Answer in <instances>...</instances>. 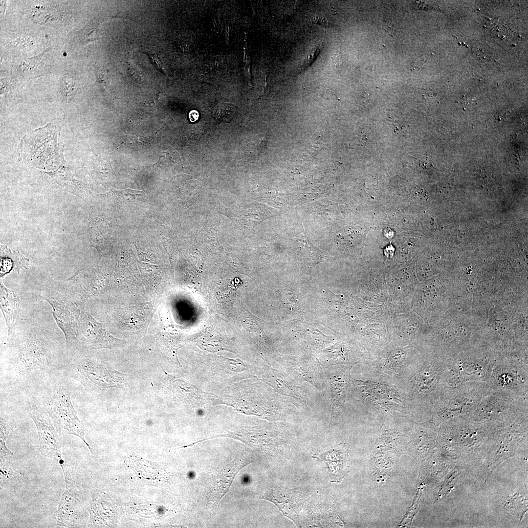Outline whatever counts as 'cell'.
Listing matches in <instances>:
<instances>
[{"mask_svg":"<svg viewBox=\"0 0 528 528\" xmlns=\"http://www.w3.org/2000/svg\"><path fill=\"white\" fill-rule=\"evenodd\" d=\"M5 352L15 371L21 375L48 370L57 357V350L45 330L21 321L8 333Z\"/></svg>","mask_w":528,"mask_h":528,"instance_id":"6da1fadb","label":"cell"},{"mask_svg":"<svg viewBox=\"0 0 528 528\" xmlns=\"http://www.w3.org/2000/svg\"><path fill=\"white\" fill-rule=\"evenodd\" d=\"M352 382L353 396L367 409L384 416H394L408 415L413 408L406 392L401 388L373 377L365 381L352 377Z\"/></svg>","mask_w":528,"mask_h":528,"instance_id":"7a4b0ae2","label":"cell"},{"mask_svg":"<svg viewBox=\"0 0 528 528\" xmlns=\"http://www.w3.org/2000/svg\"><path fill=\"white\" fill-rule=\"evenodd\" d=\"M368 365L373 378L404 390L417 369L409 354V347H392L370 360Z\"/></svg>","mask_w":528,"mask_h":528,"instance_id":"3957f363","label":"cell"},{"mask_svg":"<svg viewBox=\"0 0 528 528\" xmlns=\"http://www.w3.org/2000/svg\"><path fill=\"white\" fill-rule=\"evenodd\" d=\"M40 296L51 306L53 317L65 335L67 350L76 352L80 345L81 308L67 293L50 291Z\"/></svg>","mask_w":528,"mask_h":528,"instance_id":"277c9868","label":"cell"},{"mask_svg":"<svg viewBox=\"0 0 528 528\" xmlns=\"http://www.w3.org/2000/svg\"><path fill=\"white\" fill-rule=\"evenodd\" d=\"M71 396L66 386H58L53 392L47 410L60 434L64 433L78 437L92 453V448L85 439L84 427L73 406Z\"/></svg>","mask_w":528,"mask_h":528,"instance_id":"5b68a950","label":"cell"},{"mask_svg":"<svg viewBox=\"0 0 528 528\" xmlns=\"http://www.w3.org/2000/svg\"><path fill=\"white\" fill-rule=\"evenodd\" d=\"M72 375L86 388L117 387L119 385V373L105 362L92 359L75 357L69 365Z\"/></svg>","mask_w":528,"mask_h":528,"instance_id":"8992f818","label":"cell"},{"mask_svg":"<svg viewBox=\"0 0 528 528\" xmlns=\"http://www.w3.org/2000/svg\"><path fill=\"white\" fill-rule=\"evenodd\" d=\"M27 413L36 427L41 449L61 467L64 461L61 453L60 434L47 409L31 403L27 406Z\"/></svg>","mask_w":528,"mask_h":528,"instance_id":"52a82bcc","label":"cell"},{"mask_svg":"<svg viewBox=\"0 0 528 528\" xmlns=\"http://www.w3.org/2000/svg\"><path fill=\"white\" fill-rule=\"evenodd\" d=\"M352 367L323 369L326 389L330 392L332 421H336L350 396H353L351 370Z\"/></svg>","mask_w":528,"mask_h":528,"instance_id":"ba28073f","label":"cell"},{"mask_svg":"<svg viewBox=\"0 0 528 528\" xmlns=\"http://www.w3.org/2000/svg\"><path fill=\"white\" fill-rule=\"evenodd\" d=\"M282 369L293 379L307 382L319 392L326 389L323 369L319 361L310 358H287L282 362Z\"/></svg>","mask_w":528,"mask_h":528,"instance_id":"9c48e42d","label":"cell"},{"mask_svg":"<svg viewBox=\"0 0 528 528\" xmlns=\"http://www.w3.org/2000/svg\"><path fill=\"white\" fill-rule=\"evenodd\" d=\"M80 344L84 343L92 349L110 348L120 340L112 335L104 324L97 322L84 308L79 320Z\"/></svg>","mask_w":528,"mask_h":528,"instance_id":"30bf717a","label":"cell"},{"mask_svg":"<svg viewBox=\"0 0 528 528\" xmlns=\"http://www.w3.org/2000/svg\"><path fill=\"white\" fill-rule=\"evenodd\" d=\"M65 490L62 495L58 509L54 513L57 526L63 528L76 527L78 523V506L79 492L76 483L66 471H63Z\"/></svg>","mask_w":528,"mask_h":528,"instance_id":"8fae6325","label":"cell"},{"mask_svg":"<svg viewBox=\"0 0 528 528\" xmlns=\"http://www.w3.org/2000/svg\"><path fill=\"white\" fill-rule=\"evenodd\" d=\"M267 379L272 386L283 396L290 400L299 409L308 410L307 393L305 388L293 379L282 368H270L267 374Z\"/></svg>","mask_w":528,"mask_h":528,"instance_id":"7c38bea8","label":"cell"},{"mask_svg":"<svg viewBox=\"0 0 528 528\" xmlns=\"http://www.w3.org/2000/svg\"><path fill=\"white\" fill-rule=\"evenodd\" d=\"M344 344L337 343L324 350L325 359L319 361L323 369L330 367H352L356 364L366 359L361 353H353Z\"/></svg>","mask_w":528,"mask_h":528,"instance_id":"4fadbf2b","label":"cell"},{"mask_svg":"<svg viewBox=\"0 0 528 528\" xmlns=\"http://www.w3.org/2000/svg\"><path fill=\"white\" fill-rule=\"evenodd\" d=\"M0 308L8 328L12 331L20 321V297L18 293L8 288L0 279Z\"/></svg>","mask_w":528,"mask_h":528,"instance_id":"5bb4252c","label":"cell"},{"mask_svg":"<svg viewBox=\"0 0 528 528\" xmlns=\"http://www.w3.org/2000/svg\"><path fill=\"white\" fill-rule=\"evenodd\" d=\"M29 260L19 252H11L6 247L1 246L0 250V278L12 271H18L22 268H27Z\"/></svg>","mask_w":528,"mask_h":528,"instance_id":"9a60e30c","label":"cell"},{"mask_svg":"<svg viewBox=\"0 0 528 528\" xmlns=\"http://www.w3.org/2000/svg\"><path fill=\"white\" fill-rule=\"evenodd\" d=\"M10 460H0V486L5 488L17 486L22 480L20 472Z\"/></svg>","mask_w":528,"mask_h":528,"instance_id":"2e32d148","label":"cell"},{"mask_svg":"<svg viewBox=\"0 0 528 528\" xmlns=\"http://www.w3.org/2000/svg\"><path fill=\"white\" fill-rule=\"evenodd\" d=\"M0 423V460L9 459L13 455V453L6 446V441L9 434L16 426L10 418L1 414Z\"/></svg>","mask_w":528,"mask_h":528,"instance_id":"e0dca14e","label":"cell"},{"mask_svg":"<svg viewBox=\"0 0 528 528\" xmlns=\"http://www.w3.org/2000/svg\"><path fill=\"white\" fill-rule=\"evenodd\" d=\"M236 111L235 105L228 102H221L214 108L212 117L218 123H229L233 119Z\"/></svg>","mask_w":528,"mask_h":528,"instance_id":"ac0fdd59","label":"cell"},{"mask_svg":"<svg viewBox=\"0 0 528 528\" xmlns=\"http://www.w3.org/2000/svg\"><path fill=\"white\" fill-rule=\"evenodd\" d=\"M80 36L84 44L99 40L101 37L99 29L89 23L80 31Z\"/></svg>","mask_w":528,"mask_h":528,"instance_id":"d6986e66","label":"cell"},{"mask_svg":"<svg viewBox=\"0 0 528 528\" xmlns=\"http://www.w3.org/2000/svg\"><path fill=\"white\" fill-rule=\"evenodd\" d=\"M61 91L64 98L68 101L72 98L76 92V85L71 78L63 77L61 82Z\"/></svg>","mask_w":528,"mask_h":528,"instance_id":"ffe728a7","label":"cell"},{"mask_svg":"<svg viewBox=\"0 0 528 528\" xmlns=\"http://www.w3.org/2000/svg\"><path fill=\"white\" fill-rule=\"evenodd\" d=\"M151 61V63L158 71L165 73V68L159 55L154 52L148 51L146 53Z\"/></svg>","mask_w":528,"mask_h":528,"instance_id":"44dd1931","label":"cell"},{"mask_svg":"<svg viewBox=\"0 0 528 528\" xmlns=\"http://www.w3.org/2000/svg\"><path fill=\"white\" fill-rule=\"evenodd\" d=\"M311 22L317 25L326 27L330 25L328 20L324 17L316 15L311 19Z\"/></svg>","mask_w":528,"mask_h":528,"instance_id":"7402d4cb","label":"cell"},{"mask_svg":"<svg viewBox=\"0 0 528 528\" xmlns=\"http://www.w3.org/2000/svg\"><path fill=\"white\" fill-rule=\"evenodd\" d=\"M340 56L338 51H336L331 57V62L333 66H337L340 64Z\"/></svg>","mask_w":528,"mask_h":528,"instance_id":"603a6c76","label":"cell"},{"mask_svg":"<svg viewBox=\"0 0 528 528\" xmlns=\"http://www.w3.org/2000/svg\"><path fill=\"white\" fill-rule=\"evenodd\" d=\"M198 112L195 110L191 111L189 113V118L191 122H195L198 118Z\"/></svg>","mask_w":528,"mask_h":528,"instance_id":"cb8c5ba5","label":"cell"},{"mask_svg":"<svg viewBox=\"0 0 528 528\" xmlns=\"http://www.w3.org/2000/svg\"><path fill=\"white\" fill-rule=\"evenodd\" d=\"M242 481H243V482H244V483H247V481H248V478H247V477H245V478H244V479H243V480H242Z\"/></svg>","mask_w":528,"mask_h":528,"instance_id":"d4e9b609","label":"cell"}]
</instances>
